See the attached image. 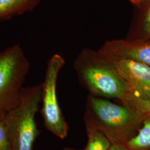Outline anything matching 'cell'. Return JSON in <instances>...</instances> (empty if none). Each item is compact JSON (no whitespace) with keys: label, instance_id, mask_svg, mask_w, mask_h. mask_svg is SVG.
<instances>
[{"label":"cell","instance_id":"1","mask_svg":"<svg viewBox=\"0 0 150 150\" xmlns=\"http://www.w3.org/2000/svg\"><path fill=\"white\" fill-rule=\"evenodd\" d=\"M91 111L85 118L86 126L101 132L112 145H126L142 126L145 114L134 107L120 106L92 97Z\"/></svg>","mask_w":150,"mask_h":150},{"label":"cell","instance_id":"2","mask_svg":"<svg viewBox=\"0 0 150 150\" xmlns=\"http://www.w3.org/2000/svg\"><path fill=\"white\" fill-rule=\"evenodd\" d=\"M42 98V85L23 87L19 102L6 114L4 121L12 150H33L40 134L36 115Z\"/></svg>","mask_w":150,"mask_h":150},{"label":"cell","instance_id":"3","mask_svg":"<svg viewBox=\"0 0 150 150\" xmlns=\"http://www.w3.org/2000/svg\"><path fill=\"white\" fill-rule=\"evenodd\" d=\"M30 64L22 48L16 44L0 52V118L19 102Z\"/></svg>","mask_w":150,"mask_h":150},{"label":"cell","instance_id":"4","mask_svg":"<svg viewBox=\"0 0 150 150\" xmlns=\"http://www.w3.org/2000/svg\"><path fill=\"white\" fill-rule=\"evenodd\" d=\"M64 64V59L61 56H53L48 62L45 80L42 84L41 113L44 125L48 131L60 139H65L69 131V126L59 107L56 92L58 75Z\"/></svg>","mask_w":150,"mask_h":150},{"label":"cell","instance_id":"5","mask_svg":"<svg viewBox=\"0 0 150 150\" xmlns=\"http://www.w3.org/2000/svg\"><path fill=\"white\" fill-rule=\"evenodd\" d=\"M84 79L87 84L97 93L117 98L127 105L134 95L130 88L114 71L101 67H90L85 70Z\"/></svg>","mask_w":150,"mask_h":150},{"label":"cell","instance_id":"6","mask_svg":"<svg viewBox=\"0 0 150 150\" xmlns=\"http://www.w3.org/2000/svg\"><path fill=\"white\" fill-rule=\"evenodd\" d=\"M114 71L135 96L150 100V66L127 58L116 61Z\"/></svg>","mask_w":150,"mask_h":150},{"label":"cell","instance_id":"7","mask_svg":"<svg viewBox=\"0 0 150 150\" xmlns=\"http://www.w3.org/2000/svg\"><path fill=\"white\" fill-rule=\"evenodd\" d=\"M41 0H0V22L32 11Z\"/></svg>","mask_w":150,"mask_h":150},{"label":"cell","instance_id":"8","mask_svg":"<svg viewBox=\"0 0 150 150\" xmlns=\"http://www.w3.org/2000/svg\"><path fill=\"white\" fill-rule=\"evenodd\" d=\"M125 146L129 150H150V113L145 114L142 126Z\"/></svg>","mask_w":150,"mask_h":150},{"label":"cell","instance_id":"9","mask_svg":"<svg viewBox=\"0 0 150 150\" xmlns=\"http://www.w3.org/2000/svg\"><path fill=\"white\" fill-rule=\"evenodd\" d=\"M88 141L85 150H108L111 143L107 137L96 129L86 126Z\"/></svg>","mask_w":150,"mask_h":150},{"label":"cell","instance_id":"10","mask_svg":"<svg viewBox=\"0 0 150 150\" xmlns=\"http://www.w3.org/2000/svg\"><path fill=\"white\" fill-rule=\"evenodd\" d=\"M122 57L150 66V42L137 45L123 51Z\"/></svg>","mask_w":150,"mask_h":150},{"label":"cell","instance_id":"11","mask_svg":"<svg viewBox=\"0 0 150 150\" xmlns=\"http://www.w3.org/2000/svg\"><path fill=\"white\" fill-rule=\"evenodd\" d=\"M127 105L134 107L144 114L150 113V100L133 95Z\"/></svg>","mask_w":150,"mask_h":150},{"label":"cell","instance_id":"12","mask_svg":"<svg viewBox=\"0 0 150 150\" xmlns=\"http://www.w3.org/2000/svg\"><path fill=\"white\" fill-rule=\"evenodd\" d=\"M0 150H12L4 118H0Z\"/></svg>","mask_w":150,"mask_h":150},{"label":"cell","instance_id":"13","mask_svg":"<svg viewBox=\"0 0 150 150\" xmlns=\"http://www.w3.org/2000/svg\"><path fill=\"white\" fill-rule=\"evenodd\" d=\"M145 30L147 33L150 34V8L148 11L145 20Z\"/></svg>","mask_w":150,"mask_h":150},{"label":"cell","instance_id":"14","mask_svg":"<svg viewBox=\"0 0 150 150\" xmlns=\"http://www.w3.org/2000/svg\"><path fill=\"white\" fill-rule=\"evenodd\" d=\"M108 150H129L124 145H111Z\"/></svg>","mask_w":150,"mask_h":150},{"label":"cell","instance_id":"15","mask_svg":"<svg viewBox=\"0 0 150 150\" xmlns=\"http://www.w3.org/2000/svg\"><path fill=\"white\" fill-rule=\"evenodd\" d=\"M64 150H75V149H71V148H65Z\"/></svg>","mask_w":150,"mask_h":150},{"label":"cell","instance_id":"16","mask_svg":"<svg viewBox=\"0 0 150 150\" xmlns=\"http://www.w3.org/2000/svg\"><path fill=\"white\" fill-rule=\"evenodd\" d=\"M132 1H134L135 2H139L141 0H132Z\"/></svg>","mask_w":150,"mask_h":150}]
</instances>
